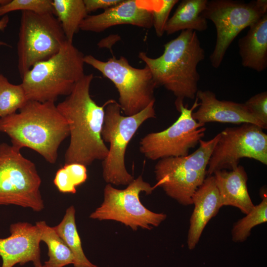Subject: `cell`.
I'll return each instance as SVG.
<instances>
[{
  "instance_id": "obj_3",
  "label": "cell",
  "mask_w": 267,
  "mask_h": 267,
  "mask_svg": "<svg viewBox=\"0 0 267 267\" xmlns=\"http://www.w3.org/2000/svg\"><path fill=\"white\" fill-rule=\"evenodd\" d=\"M0 132L12 145L32 149L54 164L61 142L69 135L68 125L54 102L28 100L18 113L0 118Z\"/></svg>"
},
{
  "instance_id": "obj_15",
  "label": "cell",
  "mask_w": 267,
  "mask_h": 267,
  "mask_svg": "<svg viewBox=\"0 0 267 267\" xmlns=\"http://www.w3.org/2000/svg\"><path fill=\"white\" fill-rule=\"evenodd\" d=\"M10 235L0 238L1 267H12L32 262L35 267H42L40 243L41 231L36 225L18 222L10 225Z\"/></svg>"
},
{
  "instance_id": "obj_31",
  "label": "cell",
  "mask_w": 267,
  "mask_h": 267,
  "mask_svg": "<svg viewBox=\"0 0 267 267\" xmlns=\"http://www.w3.org/2000/svg\"><path fill=\"white\" fill-rule=\"evenodd\" d=\"M9 21V18L7 15H5L0 19V31H3L7 27ZM9 46L6 43L0 41V46Z\"/></svg>"
},
{
  "instance_id": "obj_6",
  "label": "cell",
  "mask_w": 267,
  "mask_h": 267,
  "mask_svg": "<svg viewBox=\"0 0 267 267\" xmlns=\"http://www.w3.org/2000/svg\"><path fill=\"white\" fill-rule=\"evenodd\" d=\"M220 133L210 140L199 141L190 155L159 160L154 168L157 183L165 193L179 204H192V197L206 178L207 168Z\"/></svg>"
},
{
  "instance_id": "obj_21",
  "label": "cell",
  "mask_w": 267,
  "mask_h": 267,
  "mask_svg": "<svg viewBox=\"0 0 267 267\" xmlns=\"http://www.w3.org/2000/svg\"><path fill=\"white\" fill-rule=\"evenodd\" d=\"M52 6L66 40L73 43L82 22L88 15L84 0H53Z\"/></svg>"
},
{
  "instance_id": "obj_10",
  "label": "cell",
  "mask_w": 267,
  "mask_h": 267,
  "mask_svg": "<svg viewBox=\"0 0 267 267\" xmlns=\"http://www.w3.org/2000/svg\"><path fill=\"white\" fill-rule=\"evenodd\" d=\"M155 186L144 181L141 176L134 179L124 189L107 184L104 189L102 204L89 216L99 221L113 220L121 222L136 230L138 227L151 229L158 226L167 218L163 213H156L145 208L139 200V194H151Z\"/></svg>"
},
{
  "instance_id": "obj_14",
  "label": "cell",
  "mask_w": 267,
  "mask_h": 267,
  "mask_svg": "<svg viewBox=\"0 0 267 267\" xmlns=\"http://www.w3.org/2000/svg\"><path fill=\"white\" fill-rule=\"evenodd\" d=\"M152 0H122L101 13L88 15L80 30L99 33L117 25H131L143 28L153 27Z\"/></svg>"
},
{
  "instance_id": "obj_13",
  "label": "cell",
  "mask_w": 267,
  "mask_h": 267,
  "mask_svg": "<svg viewBox=\"0 0 267 267\" xmlns=\"http://www.w3.org/2000/svg\"><path fill=\"white\" fill-rule=\"evenodd\" d=\"M196 97L192 107L181 105L180 115L171 126L164 131L151 133L141 138L139 150L151 160L169 157L186 156L205 135L204 125L200 124L192 117L194 110L199 105Z\"/></svg>"
},
{
  "instance_id": "obj_33",
  "label": "cell",
  "mask_w": 267,
  "mask_h": 267,
  "mask_svg": "<svg viewBox=\"0 0 267 267\" xmlns=\"http://www.w3.org/2000/svg\"><path fill=\"white\" fill-rule=\"evenodd\" d=\"M42 267H44L43 266H42Z\"/></svg>"
},
{
  "instance_id": "obj_24",
  "label": "cell",
  "mask_w": 267,
  "mask_h": 267,
  "mask_svg": "<svg viewBox=\"0 0 267 267\" xmlns=\"http://www.w3.org/2000/svg\"><path fill=\"white\" fill-rule=\"evenodd\" d=\"M29 100L21 84L10 83L2 74L0 75V118L16 112Z\"/></svg>"
},
{
  "instance_id": "obj_1",
  "label": "cell",
  "mask_w": 267,
  "mask_h": 267,
  "mask_svg": "<svg viewBox=\"0 0 267 267\" xmlns=\"http://www.w3.org/2000/svg\"><path fill=\"white\" fill-rule=\"evenodd\" d=\"M93 74L85 75L71 92L56 107L68 125L70 141L65 154V164L87 166L103 161L108 148L101 137L105 104L99 106L91 98L90 87Z\"/></svg>"
},
{
  "instance_id": "obj_29",
  "label": "cell",
  "mask_w": 267,
  "mask_h": 267,
  "mask_svg": "<svg viewBox=\"0 0 267 267\" xmlns=\"http://www.w3.org/2000/svg\"><path fill=\"white\" fill-rule=\"evenodd\" d=\"M244 104L249 112L259 120L267 126V92L255 94Z\"/></svg>"
},
{
  "instance_id": "obj_9",
  "label": "cell",
  "mask_w": 267,
  "mask_h": 267,
  "mask_svg": "<svg viewBox=\"0 0 267 267\" xmlns=\"http://www.w3.org/2000/svg\"><path fill=\"white\" fill-rule=\"evenodd\" d=\"M66 41L61 24L53 13L22 11L17 44L21 77L36 63L57 53Z\"/></svg>"
},
{
  "instance_id": "obj_20",
  "label": "cell",
  "mask_w": 267,
  "mask_h": 267,
  "mask_svg": "<svg viewBox=\"0 0 267 267\" xmlns=\"http://www.w3.org/2000/svg\"><path fill=\"white\" fill-rule=\"evenodd\" d=\"M207 0H183L179 2L175 12L169 18L165 32L170 35L179 31L202 32L207 30V20L204 17Z\"/></svg>"
},
{
  "instance_id": "obj_12",
  "label": "cell",
  "mask_w": 267,
  "mask_h": 267,
  "mask_svg": "<svg viewBox=\"0 0 267 267\" xmlns=\"http://www.w3.org/2000/svg\"><path fill=\"white\" fill-rule=\"evenodd\" d=\"M263 130L251 124L224 129L213 150L207 174L211 176L216 171L233 170L243 158L267 165V134Z\"/></svg>"
},
{
  "instance_id": "obj_17",
  "label": "cell",
  "mask_w": 267,
  "mask_h": 267,
  "mask_svg": "<svg viewBox=\"0 0 267 267\" xmlns=\"http://www.w3.org/2000/svg\"><path fill=\"white\" fill-rule=\"evenodd\" d=\"M194 208L189 222L187 246L195 248L205 227L222 207L213 175L206 178L192 197Z\"/></svg>"
},
{
  "instance_id": "obj_5",
  "label": "cell",
  "mask_w": 267,
  "mask_h": 267,
  "mask_svg": "<svg viewBox=\"0 0 267 267\" xmlns=\"http://www.w3.org/2000/svg\"><path fill=\"white\" fill-rule=\"evenodd\" d=\"M155 102L139 112L123 116L115 100L105 102L104 118L101 131L103 141L109 143L108 153L102 161V175L109 184L126 185L134 179L125 165L127 146L139 128L148 119L156 117Z\"/></svg>"
},
{
  "instance_id": "obj_32",
  "label": "cell",
  "mask_w": 267,
  "mask_h": 267,
  "mask_svg": "<svg viewBox=\"0 0 267 267\" xmlns=\"http://www.w3.org/2000/svg\"><path fill=\"white\" fill-rule=\"evenodd\" d=\"M9 0H0V6L6 3Z\"/></svg>"
},
{
  "instance_id": "obj_25",
  "label": "cell",
  "mask_w": 267,
  "mask_h": 267,
  "mask_svg": "<svg viewBox=\"0 0 267 267\" xmlns=\"http://www.w3.org/2000/svg\"><path fill=\"white\" fill-rule=\"evenodd\" d=\"M262 196V200L246 216L238 221L231 231L232 240L234 242H242L249 236L251 229L259 224L267 221V196L265 189Z\"/></svg>"
},
{
  "instance_id": "obj_16",
  "label": "cell",
  "mask_w": 267,
  "mask_h": 267,
  "mask_svg": "<svg viewBox=\"0 0 267 267\" xmlns=\"http://www.w3.org/2000/svg\"><path fill=\"white\" fill-rule=\"evenodd\" d=\"M200 101L197 110L193 112V118L198 123L205 125L209 122L235 124H251L263 129L267 126L253 116L244 103L220 100L209 90H198L196 95Z\"/></svg>"
},
{
  "instance_id": "obj_28",
  "label": "cell",
  "mask_w": 267,
  "mask_h": 267,
  "mask_svg": "<svg viewBox=\"0 0 267 267\" xmlns=\"http://www.w3.org/2000/svg\"><path fill=\"white\" fill-rule=\"evenodd\" d=\"M178 1V0H152L153 27L158 37H162L165 33V25L170 13Z\"/></svg>"
},
{
  "instance_id": "obj_26",
  "label": "cell",
  "mask_w": 267,
  "mask_h": 267,
  "mask_svg": "<svg viewBox=\"0 0 267 267\" xmlns=\"http://www.w3.org/2000/svg\"><path fill=\"white\" fill-rule=\"evenodd\" d=\"M87 178L86 166L77 163L65 164L57 171L53 183L62 193H75L76 187L85 182Z\"/></svg>"
},
{
  "instance_id": "obj_2",
  "label": "cell",
  "mask_w": 267,
  "mask_h": 267,
  "mask_svg": "<svg viewBox=\"0 0 267 267\" xmlns=\"http://www.w3.org/2000/svg\"><path fill=\"white\" fill-rule=\"evenodd\" d=\"M163 54L152 58L145 52L138 57L150 70L157 87H163L176 96L175 106L179 112L185 98L196 97L200 75L199 63L205 58L196 32L182 31L175 39L164 45Z\"/></svg>"
},
{
  "instance_id": "obj_7",
  "label": "cell",
  "mask_w": 267,
  "mask_h": 267,
  "mask_svg": "<svg viewBox=\"0 0 267 267\" xmlns=\"http://www.w3.org/2000/svg\"><path fill=\"white\" fill-rule=\"evenodd\" d=\"M84 61L113 83L119 93L121 111L126 116L135 114L155 101L154 90L157 87L147 66L133 67L123 56L102 61L89 54L84 56Z\"/></svg>"
},
{
  "instance_id": "obj_4",
  "label": "cell",
  "mask_w": 267,
  "mask_h": 267,
  "mask_svg": "<svg viewBox=\"0 0 267 267\" xmlns=\"http://www.w3.org/2000/svg\"><path fill=\"white\" fill-rule=\"evenodd\" d=\"M84 54L67 40L57 53L36 63L22 77L29 100L54 102L68 95L84 75Z\"/></svg>"
},
{
  "instance_id": "obj_22",
  "label": "cell",
  "mask_w": 267,
  "mask_h": 267,
  "mask_svg": "<svg viewBox=\"0 0 267 267\" xmlns=\"http://www.w3.org/2000/svg\"><path fill=\"white\" fill-rule=\"evenodd\" d=\"M72 252L75 267H98L92 264L85 256L75 222V209L71 206L66 211L61 222L53 227Z\"/></svg>"
},
{
  "instance_id": "obj_34",
  "label": "cell",
  "mask_w": 267,
  "mask_h": 267,
  "mask_svg": "<svg viewBox=\"0 0 267 267\" xmlns=\"http://www.w3.org/2000/svg\"></svg>"
},
{
  "instance_id": "obj_19",
  "label": "cell",
  "mask_w": 267,
  "mask_h": 267,
  "mask_svg": "<svg viewBox=\"0 0 267 267\" xmlns=\"http://www.w3.org/2000/svg\"><path fill=\"white\" fill-rule=\"evenodd\" d=\"M243 66L261 72L267 67V14L249 26L238 41Z\"/></svg>"
},
{
  "instance_id": "obj_30",
  "label": "cell",
  "mask_w": 267,
  "mask_h": 267,
  "mask_svg": "<svg viewBox=\"0 0 267 267\" xmlns=\"http://www.w3.org/2000/svg\"><path fill=\"white\" fill-rule=\"evenodd\" d=\"M122 0H84L88 13L98 9L107 10L119 4Z\"/></svg>"
},
{
  "instance_id": "obj_27",
  "label": "cell",
  "mask_w": 267,
  "mask_h": 267,
  "mask_svg": "<svg viewBox=\"0 0 267 267\" xmlns=\"http://www.w3.org/2000/svg\"><path fill=\"white\" fill-rule=\"evenodd\" d=\"M17 10L54 14L52 0H9L6 3L0 6V16Z\"/></svg>"
},
{
  "instance_id": "obj_18",
  "label": "cell",
  "mask_w": 267,
  "mask_h": 267,
  "mask_svg": "<svg viewBox=\"0 0 267 267\" xmlns=\"http://www.w3.org/2000/svg\"><path fill=\"white\" fill-rule=\"evenodd\" d=\"M213 175L222 206L236 207L245 214L252 210L255 205L248 191V176L243 166L238 165L229 171H216Z\"/></svg>"
},
{
  "instance_id": "obj_11",
  "label": "cell",
  "mask_w": 267,
  "mask_h": 267,
  "mask_svg": "<svg viewBox=\"0 0 267 267\" xmlns=\"http://www.w3.org/2000/svg\"><path fill=\"white\" fill-rule=\"evenodd\" d=\"M267 14V0H208L203 15L214 24L217 32L215 48L210 56L212 66L219 68L227 48L236 36Z\"/></svg>"
},
{
  "instance_id": "obj_23",
  "label": "cell",
  "mask_w": 267,
  "mask_h": 267,
  "mask_svg": "<svg viewBox=\"0 0 267 267\" xmlns=\"http://www.w3.org/2000/svg\"><path fill=\"white\" fill-rule=\"evenodd\" d=\"M36 224L41 231V241L44 242L48 247L49 259L44 262V267H63L74 264V256L54 230L53 227L48 226L44 221H39Z\"/></svg>"
},
{
  "instance_id": "obj_8",
  "label": "cell",
  "mask_w": 267,
  "mask_h": 267,
  "mask_svg": "<svg viewBox=\"0 0 267 267\" xmlns=\"http://www.w3.org/2000/svg\"><path fill=\"white\" fill-rule=\"evenodd\" d=\"M41 181L35 165L20 149L0 144V205H14L41 211L44 208Z\"/></svg>"
}]
</instances>
